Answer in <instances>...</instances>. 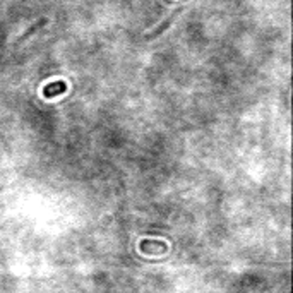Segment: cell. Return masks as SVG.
<instances>
[{"mask_svg": "<svg viewBox=\"0 0 293 293\" xmlns=\"http://www.w3.org/2000/svg\"><path fill=\"white\" fill-rule=\"evenodd\" d=\"M67 91V84L63 81H53L48 82V84L43 87V96L45 98H53L57 95H62V93Z\"/></svg>", "mask_w": 293, "mask_h": 293, "instance_id": "1", "label": "cell"}]
</instances>
